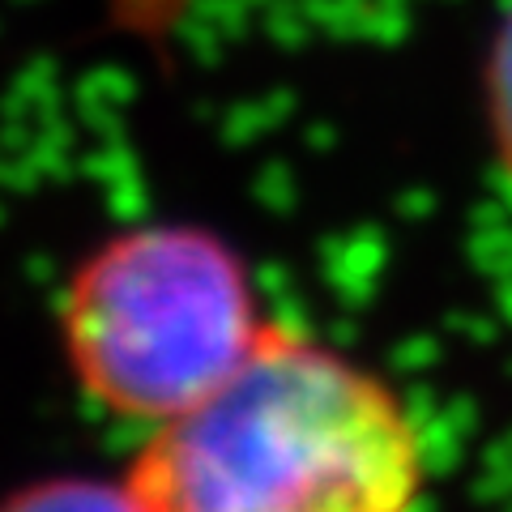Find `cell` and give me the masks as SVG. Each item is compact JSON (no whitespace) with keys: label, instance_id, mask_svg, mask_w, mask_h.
<instances>
[{"label":"cell","instance_id":"1","mask_svg":"<svg viewBox=\"0 0 512 512\" xmlns=\"http://www.w3.org/2000/svg\"><path fill=\"white\" fill-rule=\"evenodd\" d=\"M128 483L150 512H414L427 461L376 372L269 325L214 393L146 431Z\"/></svg>","mask_w":512,"mask_h":512},{"label":"cell","instance_id":"2","mask_svg":"<svg viewBox=\"0 0 512 512\" xmlns=\"http://www.w3.org/2000/svg\"><path fill=\"white\" fill-rule=\"evenodd\" d=\"M269 325L244 256L184 222L107 235L73 265L56 303L73 384L146 431L214 393Z\"/></svg>","mask_w":512,"mask_h":512},{"label":"cell","instance_id":"3","mask_svg":"<svg viewBox=\"0 0 512 512\" xmlns=\"http://www.w3.org/2000/svg\"><path fill=\"white\" fill-rule=\"evenodd\" d=\"M0 512H150L137 487L124 478L52 474L35 478L0 500Z\"/></svg>","mask_w":512,"mask_h":512},{"label":"cell","instance_id":"4","mask_svg":"<svg viewBox=\"0 0 512 512\" xmlns=\"http://www.w3.org/2000/svg\"><path fill=\"white\" fill-rule=\"evenodd\" d=\"M495 128H500V146L512 167V35L500 52V64H495Z\"/></svg>","mask_w":512,"mask_h":512}]
</instances>
